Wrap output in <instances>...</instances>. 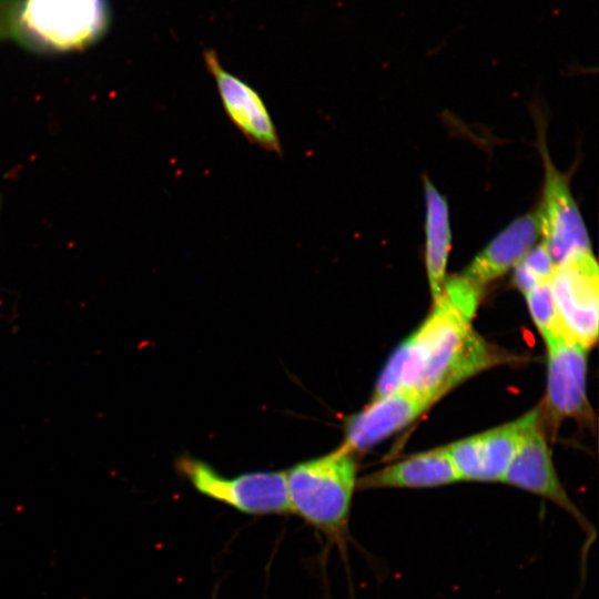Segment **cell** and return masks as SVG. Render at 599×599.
Returning <instances> with one entry per match:
<instances>
[{
    "instance_id": "6da1fadb",
    "label": "cell",
    "mask_w": 599,
    "mask_h": 599,
    "mask_svg": "<svg viewBox=\"0 0 599 599\" xmlns=\"http://www.w3.org/2000/svg\"><path fill=\"white\" fill-rule=\"evenodd\" d=\"M481 288L461 275L446 280L423 324L392 354L375 385L374 398L399 388L435 403L450 389L502 359L473 327Z\"/></svg>"
},
{
    "instance_id": "7a4b0ae2",
    "label": "cell",
    "mask_w": 599,
    "mask_h": 599,
    "mask_svg": "<svg viewBox=\"0 0 599 599\" xmlns=\"http://www.w3.org/2000/svg\"><path fill=\"white\" fill-rule=\"evenodd\" d=\"M291 511L342 544L347 535L357 465L343 447L285 471Z\"/></svg>"
},
{
    "instance_id": "3957f363",
    "label": "cell",
    "mask_w": 599,
    "mask_h": 599,
    "mask_svg": "<svg viewBox=\"0 0 599 599\" xmlns=\"http://www.w3.org/2000/svg\"><path fill=\"white\" fill-rule=\"evenodd\" d=\"M106 0H22L18 41L34 49H82L106 31Z\"/></svg>"
},
{
    "instance_id": "277c9868",
    "label": "cell",
    "mask_w": 599,
    "mask_h": 599,
    "mask_svg": "<svg viewBox=\"0 0 599 599\" xmlns=\"http://www.w3.org/2000/svg\"><path fill=\"white\" fill-rule=\"evenodd\" d=\"M179 471L202 495L247 515H282L291 511L285 471H252L225 477L207 463L180 457Z\"/></svg>"
},
{
    "instance_id": "5b68a950",
    "label": "cell",
    "mask_w": 599,
    "mask_h": 599,
    "mask_svg": "<svg viewBox=\"0 0 599 599\" xmlns=\"http://www.w3.org/2000/svg\"><path fill=\"white\" fill-rule=\"evenodd\" d=\"M550 287L560 332L589 349L598 339L599 326V274L591 251L557 265Z\"/></svg>"
},
{
    "instance_id": "8992f818",
    "label": "cell",
    "mask_w": 599,
    "mask_h": 599,
    "mask_svg": "<svg viewBox=\"0 0 599 599\" xmlns=\"http://www.w3.org/2000/svg\"><path fill=\"white\" fill-rule=\"evenodd\" d=\"M547 348V393L541 404L542 420L552 432L565 419L591 422L586 376L588 348L560 331L544 337Z\"/></svg>"
},
{
    "instance_id": "52a82bcc",
    "label": "cell",
    "mask_w": 599,
    "mask_h": 599,
    "mask_svg": "<svg viewBox=\"0 0 599 599\" xmlns=\"http://www.w3.org/2000/svg\"><path fill=\"white\" fill-rule=\"evenodd\" d=\"M205 67L213 77L223 110L232 124L252 144L283 154L281 140L260 93L247 82L224 69L214 50L203 52Z\"/></svg>"
},
{
    "instance_id": "ba28073f",
    "label": "cell",
    "mask_w": 599,
    "mask_h": 599,
    "mask_svg": "<svg viewBox=\"0 0 599 599\" xmlns=\"http://www.w3.org/2000/svg\"><path fill=\"white\" fill-rule=\"evenodd\" d=\"M540 496L569 514L588 536L595 529L564 488L549 449L542 420L524 437L502 481Z\"/></svg>"
},
{
    "instance_id": "9c48e42d",
    "label": "cell",
    "mask_w": 599,
    "mask_h": 599,
    "mask_svg": "<svg viewBox=\"0 0 599 599\" xmlns=\"http://www.w3.org/2000/svg\"><path fill=\"white\" fill-rule=\"evenodd\" d=\"M435 402L417 392L399 388L374 398L344 420L341 447L353 455L364 453L420 417Z\"/></svg>"
},
{
    "instance_id": "30bf717a",
    "label": "cell",
    "mask_w": 599,
    "mask_h": 599,
    "mask_svg": "<svg viewBox=\"0 0 599 599\" xmlns=\"http://www.w3.org/2000/svg\"><path fill=\"white\" fill-rule=\"evenodd\" d=\"M542 156L546 180L542 204L538 210L540 235L557 266L571 255L591 248L566 176L552 165L545 149Z\"/></svg>"
},
{
    "instance_id": "8fae6325",
    "label": "cell",
    "mask_w": 599,
    "mask_h": 599,
    "mask_svg": "<svg viewBox=\"0 0 599 599\" xmlns=\"http://www.w3.org/2000/svg\"><path fill=\"white\" fill-rule=\"evenodd\" d=\"M538 235H540L538 211L517 217L484 247L461 276L483 288L520 262L534 246Z\"/></svg>"
},
{
    "instance_id": "7c38bea8",
    "label": "cell",
    "mask_w": 599,
    "mask_h": 599,
    "mask_svg": "<svg viewBox=\"0 0 599 599\" xmlns=\"http://www.w3.org/2000/svg\"><path fill=\"white\" fill-rule=\"evenodd\" d=\"M458 481L445 447L427 450L368 474L357 480L361 489L432 488Z\"/></svg>"
},
{
    "instance_id": "4fadbf2b",
    "label": "cell",
    "mask_w": 599,
    "mask_h": 599,
    "mask_svg": "<svg viewBox=\"0 0 599 599\" xmlns=\"http://www.w3.org/2000/svg\"><path fill=\"white\" fill-rule=\"evenodd\" d=\"M541 420L539 405L514 422L475 435L480 481H502L524 437Z\"/></svg>"
},
{
    "instance_id": "5bb4252c",
    "label": "cell",
    "mask_w": 599,
    "mask_h": 599,
    "mask_svg": "<svg viewBox=\"0 0 599 599\" xmlns=\"http://www.w3.org/2000/svg\"><path fill=\"white\" fill-rule=\"evenodd\" d=\"M425 186L426 202V251L425 262L428 283L436 300L446 283V266L450 250V226L446 200L427 179Z\"/></svg>"
},
{
    "instance_id": "9a60e30c",
    "label": "cell",
    "mask_w": 599,
    "mask_h": 599,
    "mask_svg": "<svg viewBox=\"0 0 599 599\" xmlns=\"http://www.w3.org/2000/svg\"><path fill=\"white\" fill-rule=\"evenodd\" d=\"M525 296L530 316L542 337L560 331L550 282L538 285Z\"/></svg>"
},
{
    "instance_id": "2e32d148",
    "label": "cell",
    "mask_w": 599,
    "mask_h": 599,
    "mask_svg": "<svg viewBox=\"0 0 599 599\" xmlns=\"http://www.w3.org/2000/svg\"><path fill=\"white\" fill-rule=\"evenodd\" d=\"M521 262L540 283L550 282L556 265L547 245L542 241L532 246L521 258Z\"/></svg>"
},
{
    "instance_id": "e0dca14e",
    "label": "cell",
    "mask_w": 599,
    "mask_h": 599,
    "mask_svg": "<svg viewBox=\"0 0 599 599\" xmlns=\"http://www.w3.org/2000/svg\"><path fill=\"white\" fill-rule=\"evenodd\" d=\"M22 0H0V41L18 40V17Z\"/></svg>"
},
{
    "instance_id": "ac0fdd59",
    "label": "cell",
    "mask_w": 599,
    "mask_h": 599,
    "mask_svg": "<svg viewBox=\"0 0 599 599\" xmlns=\"http://www.w3.org/2000/svg\"><path fill=\"white\" fill-rule=\"evenodd\" d=\"M512 283L524 295L544 284L537 280L521 261L514 266Z\"/></svg>"
}]
</instances>
